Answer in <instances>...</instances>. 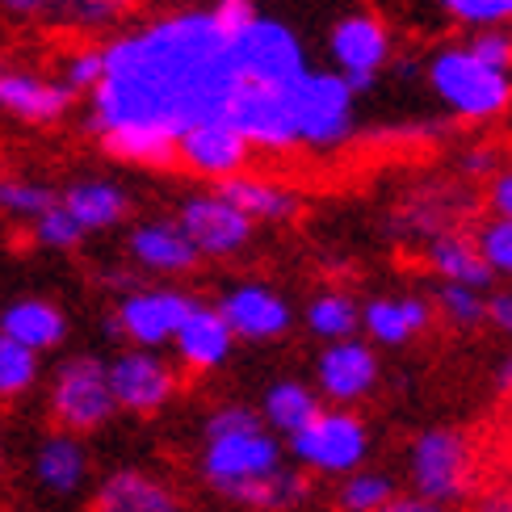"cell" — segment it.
Here are the masks:
<instances>
[{
  "instance_id": "cell-1",
  "label": "cell",
  "mask_w": 512,
  "mask_h": 512,
  "mask_svg": "<svg viewBox=\"0 0 512 512\" xmlns=\"http://www.w3.org/2000/svg\"><path fill=\"white\" fill-rule=\"evenodd\" d=\"M105 80L93 89V131H160L181 135L198 122H219L231 93V42L206 9L152 21L139 34L114 38ZM227 122V118H223Z\"/></svg>"
},
{
  "instance_id": "cell-2",
  "label": "cell",
  "mask_w": 512,
  "mask_h": 512,
  "mask_svg": "<svg viewBox=\"0 0 512 512\" xmlns=\"http://www.w3.org/2000/svg\"><path fill=\"white\" fill-rule=\"evenodd\" d=\"M286 466V445L265 429L261 412L244 403H223L202 424V454L198 475L215 496L244 504L256 496V487L273 479Z\"/></svg>"
},
{
  "instance_id": "cell-3",
  "label": "cell",
  "mask_w": 512,
  "mask_h": 512,
  "mask_svg": "<svg viewBox=\"0 0 512 512\" xmlns=\"http://www.w3.org/2000/svg\"><path fill=\"white\" fill-rule=\"evenodd\" d=\"M286 458L307 475L345 479L370 458V429L353 408H319L294 437H286Z\"/></svg>"
},
{
  "instance_id": "cell-4",
  "label": "cell",
  "mask_w": 512,
  "mask_h": 512,
  "mask_svg": "<svg viewBox=\"0 0 512 512\" xmlns=\"http://www.w3.org/2000/svg\"><path fill=\"white\" fill-rule=\"evenodd\" d=\"M47 408H51V420L59 433L89 437V433L105 429V424L118 416L114 395H110V361H101L97 353L63 357L51 374Z\"/></svg>"
},
{
  "instance_id": "cell-5",
  "label": "cell",
  "mask_w": 512,
  "mask_h": 512,
  "mask_svg": "<svg viewBox=\"0 0 512 512\" xmlns=\"http://www.w3.org/2000/svg\"><path fill=\"white\" fill-rule=\"evenodd\" d=\"M424 72H429V84L441 97V105L458 118H471V122L496 118L512 101V76L483 68L466 47H441Z\"/></svg>"
},
{
  "instance_id": "cell-6",
  "label": "cell",
  "mask_w": 512,
  "mask_h": 512,
  "mask_svg": "<svg viewBox=\"0 0 512 512\" xmlns=\"http://www.w3.org/2000/svg\"><path fill=\"white\" fill-rule=\"evenodd\" d=\"M408 492L454 508L471 492V441L458 429H424L408 450Z\"/></svg>"
},
{
  "instance_id": "cell-7",
  "label": "cell",
  "mask_w": 512,
  "mask_h": 512,
  "mask_svg": "<svg viewBox=\"0 0 512 512\" xmlns=\"http://www.w3.org/2000/svg\"><path fill=\"white\" fill-rule=\"evenodd\" d=\"M198 298L185 294L177 286H135L118 298V307L110 315V328L114 336L131 340V349H164L173 345V336L181 332L189 307H194Z\"/></svg>"
},
{
  "instance_id": "cell-8",
  "label": "cell",
  "mask_w": 512,
  "mask_h": 512,
  "mask_svg": "<svg viewBox=\"0 0 512 512\" xmlns=\"http://www.w3.org/2000/svg\"><path fill=\"white\" fill-rule=\"evenodd\" d=\"M357 118V97L336 72H307L294 89V139L307 147L345 143Z\"/></svg>"
},
{
  "instance_id": "cell-9",
  "label": "cell",
  "mask_w": 512,
  "mask_h": 512,
  "mask_svg": "<svg viewBox=\"0 0 512 512\" xmlns=\"http://www.w3.org/2000/svg\"><path fill=\"white\" fill-rule=\"evenodd\" d=\"M181 378L173 361H164L152 349H122L110 361V395L118 412L131 416H156L173 403Z\"/></svg>"
},
{
  "instance_id": "cell-10",
  "label": "cell",
  "mask_w": 512,
  "mask_h": 512,
  "mask_svg": "<svg viewBox=\"0 0 512 512\" xmlns=\"http://www.w3.org/2000/svg\"><path fill=\"white\" fill-rule=\"evenodd\" d=\"M328 55L336 76H345L353 97H361L374 89L378 68L391 59V30L374 13H345L328 34Z\"/></svg>"
},
{
  "instance_id": "cell-11",
  "label": "cell",
  "mask_w": 512,
  "mask_h": 512,
  "mask_svg": "<svg viewBox=\"0 0 512 512\" xmlns=\"http://www.w3.org/2000/svg\"><path fill=\"white\" fill-rule=\"evenodd\" d=\"M378 374L382 366L370 340L361 336L336 340V345H324V353L315 357V395L328 399L332 408H353V403L374 395Z\"/></svg>"
},
{
  "instance_id": "cell-12",
  "label": "cell",
  "mask_w": 512,
  "mask_h": 512,
  "mask_svg": "<svg viewBox=\"0 0 512 512\" xmlns=\"http://www.w3.org/2000/svg\"><path fill=\"white\" fill-rule=\"evenodd\" d=\"M177 227L189 236V244L198 248V256L210 261H223V256H236L240 248H248L252 227L231 202H223L215 189L210 194H189L177 210Z\"/></svg>"
},
{
  "instance_id": "cell-13",
  "label": "cell",
  "mask_w": 512,
  "mask_h": 512,
  "mask_svg": "<svg viewBox=\"0 0 512 512\" xmlns=\"http://www.w3.org/2000/svg\"><path fill=\"white\" fill-rule=\"evenodd\" d=\"M185 173L206 177V181H227V177H240L248 160H252V143L236 131L231 122H198L189 131L177 135V156H173Z\"/></svg>"
},
{
  "instance_id": "cell-14",
  "label": "cell",
  "mask_w": 512,
  "mask_h": 512,
  "mask_svg": "<svg viewBox=\"0 0 512 512\" xmlns=\"http://www.w3.org/2000/svg\"><path fill=\"white\" fill-rule=\"evenodd\" d=\"M30 475H34V487L47 500H80L84 487L93 479V458H89V445L84 437H72V433H47L38 445H34V458H30Z\"/></svg>"
},
{
  "instance_id": "cell-15",
  "label": "cell",
  "mask_w": 512,
  "mask_h": 512,
  "mask_svg": "<svg viewBox=\"0 0 512 512\" xmlns=\"http://www.w3.org/2000/svg\"><path fill=\"white\" fill-rule=\"evenodd\" d=\"M219 315L227 319V328L236 340H252V345H265V340L286 336L294 324V311L286 303V294H277L265 282H240L219 298Z\"/></svg>"
},
{
  "instance_id": "cell-16",
  "label": "cell",
  "mask_w": 512,
  "mask_h": 512,
  "mask_svg": "<svg viewBox=\"0 0 512 512\" xmlns=\"http://www.w3.org/2000/svg\"><path fill=\"white\" fill-rule=\"evenodd\" d=\"M89 512H189V508L168 479L143 471V466H118V471H110L97 483Z\"/></svg>"
},
{
  "instance_id": "cell-17",
  "label": "cell",
  "mask_w": 512,
  "mask_h": 512,
  "mask_svg": "<svg viewBox=\"0 0 512 512\" xmlns=\"http://www.w3.org/2000/svg\"><path fill=\"white\" fill-rule=\"evenodd\" d=\"M173 349H177V361L185 370L210 374V370L227 366L231 349H236V336H231L227 319L219 315L215 303H194L189 315H185L181 332L173 336Z\"/></svg>"
},
{
  "instance_id": "cell-18",
  "label": "cell",
  "mask_w": 512,
  "mask_h": 512,
  "mask_svg": "<svg viewBox=\"0 0 512 512\" xmlns=\"http://www.w3.org/2000/svg\"><path fill=\"white\" fill-rule=\"evenodd\" d=\"M131 261L147 273H160V277H181V273H194L198 269V248L189 244V236L177 227V219H152V223H139L131 231Z\"/></svg>"
},
{
  "instance_id": "cell-19",
  "label": "cell",
  "mask_w": 512,
  "mask_h": 512,
  "mask_svg": "<svg viewBox=\"0 0 512 512\" xmlns=\"http://www.w3.org/2000/svg\"><path fill=\"white\" fill-rule=\"evenodd\" d=\"M429 324H433V303L420 294H382L361 307V332L387 349L408 345L420 332H429Z\"/></svg>"
},
{
  "instance_id": "cell-20",
  "label": "cell",
  "mask_w": 512,
  "mask_h": 512,
  "mask_svg": "<svg viewBox=\"0 0 512 512\" xmlns=\"http://www.w3.org/2000/svg\"><path fill=\"white\" fill-rule=\"evenodd\" d=\"M0 336L42 357L68 340V315L51 298H13L9 307H0Z\"/></svg>"
},
{
  "instance_id": "cell-21",
  "label": "cell",
  "mask_w": 512,
  "mask_h": 512,
  "mask_svg": "<svg viewBox=\"0 0 512 512\" xmlns=\"http://www.w3.org/2000/svg\"><path fill=\"white\" fill-rule=\"evenodd\" d=\"M68 105H72V93L59 80L0 68V110L5 114L21 122H59L68 114Z\"/></svg>"
},
{
  "instance_id": "cell-22",
  "label": "cell",
  "mask_w": 512,
  "mask_h": 512,
  "mask_svg": "<svg viewBox=\"0 0 512 512\" xmlns=\"http://www.w3.org/2000/svg\"><path fill=\"white\" fill-rule=\"evenodd\" d=\"M424 265H429L445 286H466V290H487L496 282L492 269L483 265V256L475 248L471 236H458V231H441V236L429 240L424 248Z\"/></svg>"
},
{
  "instance_id": "cell-23",
  "label": "cell",
  "mask_w": 512,
  "mask_h": 512,
  "mask_svg": "<svg viewBox=\"0 0 512 512\" xmlns=\"http://www.w3.org/2000/svg\"><path fill=\"white\" fill-rule=\"evenodd\" d=\"M215 194H219L223 202L236 206L248 223H282V219H290L294 210H298V198L290 194V189L273 185V181H265V177H248V173L219 181Z\"/></svg>"
},
{
  "instance_id": "cell-24",
  "label": "cell",
  "mask_w": 512,
  "mask_h": 512,
  "mask_svg": "<svg viewBox=\"0 0 512 512\" xmlns=\"http://www.w3.org/2000/svg\"><path fill=\"white\" fill-rule=\"evenodd\" d=\"M319 408H324V403H319L315 387H307V382H298V378H277L261 399V420L273 437H294L307 420H315Z\"/></svg>"
},
{
  "instance_id": "cell-25",
  "label": "cell",
  "mask_w": 512,
  "mask_h": 512,
  "mask_svg": "<svg viewBox=\"0 0 512 512\" xmlns=\"http://www.w3.org/2000/svg\"><path fill=\"white\" fill-rule=\"evenodd\" d=\"M68 206V215L80 223V231H105V227H118L126 219V194L114 181H76L68 194L59 198Z\"/></svg>"
},
{
  "instance_id": "cell-26",
  "label": "cell",
  "mask_w": 512,
  "mask_h": 512,
  "mask_svg": "<svg viewBox=\"0 0 512 512\" xmlns=\"http://www.w3.org/2000/svg\"><path fill=\"white\" fill-rule=\"evenodd\" d=\"M307 328L328 340V345H336V340H349L361 332V307L353 303V298L345 290H324L315 294L307 303Z\"/></svg>"
},
{
  "instance_id": "cell-27",
  "label": "cell",
  "mask_w": 512,
  "mask_h": 512,
  "mask_svg": "<svg viewBox=\"0 0 512 512\" xmlns=\"http://www.w3.org/2000/svg\"><path fill=\"white\" fill-rule=\"evenodd\" d=\"M399 496V487L387 471H370V466H361V471L336 479V512H382L391 500Z\"/></svg>"
},
{
  "instance_id": "cell-28",
  "label": "cell",
  "mask_w": 512,
  "mask_h": 512,
  "mask_svg": "<svg viewBox=\"0 0 512 512\" xmlns=\"http://www.w3.org/2000/svg\"><path fill=\"white\" fill-rule=\"evenodd\" d=\"M307 500H311V475L298 471L294 462H286L273 479H265L261 487H256V496L248 500V508L252 512H294V508H303Z\"/></svg>"
},
{
  "instance_id": "cell-29",
  "label": "cell",
  "mask_w": 512,
  "mask_h": 512,
  "mask_svg": "<svg viewBox=\"0 0 512 512\" xmlns=\"http://www.w3.org/2000/svg\"><path fill=\"white\" fill-rule=\"evenodd\" d=\"M38 378H42V357L21 349L9 336H0V403L30 395L38 387Z\"/></svg>"
},
{
  "instance_id": "cell-30",
  "label": "cell",
  "mask_w": 512,
  "mask_h": 512,
  "mask_svg": "<svg viewBox=\"0 0 512 512\" xmlns=\"http://www.w3.org/2000/svg\"><path fill=\"white\" fill-rule=\"evenodd\" d=\"M433 315H441L445 324L458 328V332H471V328L487 324V294L441 282L437 294H433Z\"/></svg>"
},
{
  "instance_id": "cell-31",
  "label": "cell",
  "mask_w": 512,
  "mask_h": 512,
  "mask_svg": "<svg viewBox=\"0 0 512 512\" xmlns=\"http://www.w3.org/2000/svg\"><path fill=\"white\" fill-rule=\"evenodd\" d=\"M59 198L51 194L47 185H34V181H21V177H0V215H13V219H38L47 206H55Z\"/></svg>"
},
{
  "instance_id": "cell-32",
  "label": "cell",
  "mask_w": 512,
  "mask_h": 512,
  "mask_svg": "<svg viewBox=\"0 0 512 512\" xmlns=\"http://www.w3.org/2000/svg\"><path fill=\"white\" fill-rule=\"evenodd\" d=\"M475 248L483 256V265L492 269V277H508L512 282V223L508 219H483L475 227Z\"/></svg>"
},
{
  "instance_id": "cell-33",
  "label": "cell",
  "mask_w": 512,
  "mask_h": 512,
  "mask_svg": "<svg viewBox=\"0 0 512 512\" xmlns=\"http://www.w3.org/2000/svg\"><path fill=\"white\" fill-rule=\"evenodd\" d=\"M458 26L471 30H500L504 21H512V0H437Z\"/></svg>"
},
{
  "instance_id": "cell-34",
  "label": "cell",
  "mask_w": 512,
  "mask_h": 512,
  "mask_svg": "<svg viewBox=\"0 0 512 512\" xmlns=\"http://www.w3.org/2000/svg\"><path fill=\"white\" fill-rule=\"evenodd\" d=\"M51 9L72 21V26H84V30H101L118 21L126 9H131V0H51Z\"/></svg>"
},
{
  "instance_id": "cell-35",
  "label": "cell",
  "mask_w": 512,
  "mask_h": 512,
  "mask_svg": "<svg viewBox=\"0 0 512 512\" xmlns=\"http://www.w3.org/2000/svg\"><path fill=\"white\" fill-rule=\"evenodd\" d=\"M34 240H38L42 248L68 252V248H76V244L84 240V231H80V223L68 215V206L55 202V206H47V210H42V215L34 219Z\"/></svg>"
},
{
  "instance_id": "cell-36",
  "label": "cell",
  "mask_w": 512,
  "mask_h": 512,
  "mask_svg": "<svg viewBox=\"0 0 512 512\" xmlns=\"http://www.w3.org/2000/svg\"><path fill=\"white\" fill-rule=\"evenodd\" d=\"M101 80H105V55H101V47H84V51H72L68 55L59 84L76 97V93H93Z\"/></svg>"
},
{
  "instance_id": "cell-37",
  "label": "cell",
  "mask_w": 512,
  "mask_h": 512,
  "mask_svg": "<svg viewBox=\"0 0 512 512\" xmlns=\"http://www.w3.org/2000/svg\"><path fill=\"white\" fill-rule=\"evenodd\" d=\"M206 13H210V21H215V30H219L227 42L244 38V34L256 26V17H261V9H256V0H215V5H210Z\"/></svg>"
},
{
  "instance_id": "cell-38",
  "label": "cell",
  "mask_w": 512,
  "mask_h": 512,
  "mask_svg": "<svg viewBox=\"0 0 512 512\" xmlns=\"http://www.w3.org/2000/svg\"><path fill=\"white\" fill-rule=\"evenodd\" d=\"M466 51H471V59H479L483 68L492 72H504L512 68V34L508 30H479L471 42H466Z\"/></svg>"
},
{
  "instance_id": "cell-39",
  "label": "cell",
  "mask_w": 512,
  "mask_h": 512,
  "mask_svg": "<svg viewBox=\"0 0 512 512\" xmlns=\"http://www.w3.org/2000/svg\"><path fill=\"white\" fill-rule=\"evenodd\" d=\"M487 206H492L496 219H508L512 223V168L492 177V189H487Z\"/></svg>"
},
{
  "instance_id": "cell-40",
  "label": "cell",
  "mask_w": 512,
  "mask_h": 512,
  "mask_svg": "<svg viewBox=\"0 0 512 512\" xmlns=\"http://www.w3.org/2000/svg\"><path fill=\"white\" fill-rule=\"evenodd\" d=\"M487 324H492L496 332H504V336H512V290L487 294Z\"/></svg>"
},
{
  "instance_id": "cell-41",
  "label": "cell",
  "mask_w": 512,
  "mask_h": 512,
  "mask_svg": "<svg viewBox=\"0 0 512 512\" xmlns=\"http://www.w3.org/2000/svg\"><path fill=\"white\" fill-rule=\"evenodd\" d=\"M382 512H450V508H445V504H433V500H420V496H412V492H399Z\"/></svg>"
},
{
  "instance_id": "cell-42",
  "label": "cell",
  "mask_w": 512,
  "mask_h": 512,
  "mask_svg": "<svg viewBox=\"0 0 512 512\" xmlns=\"http://www.w3.org/2000/svg\"><path fill=\"white\" fill-rule=\"evenodd\" d=\"M496 147H475V152H466L462 156V168H466V173H475V177H483V173H492V168H496Z\"/></svg>"
},
{
  "instance_id": "cell-43",
  "label": "cell",
  "mask_w": 512,
  "mask_h": 512,
  "mask_svg": "<svg viewBox=\"0 0 512 512\" xmlns=\"http://www.w3.org/2000/svg\"><path fill=\"white\" fill-rule=\"evenodd\" d=\"M5 13H17V17H34V13H47L51 0H0Z\"/></svg>"
},
{
  "instance_id": "cell-44",
  "label": "cell",
  "mask_w": 512,
  "mask_h": 512,
  "mask_svg": "<svg viewBox=\"0 0 512 512\" xmlns=\"http://www.w3.org/2000/svg\"><path fill=\"white\" fill-rule=\"evenodd\" d=\"M475 512H512V496H487L475 504Z\"/></svg>"
},
{
  "instance_id": "cell-45",
  "label": "cell",
  "mask_w": 512,
  "mask_h": 512,
  "mask_svg": "<svg viewBox=\"0 0 512 512\" xmlns=\"http://www.w3.org/2000/svg\"><path fill=\"white\" fill-rule=\"evenodd\" d=\"M496 391H504V395L512 391V353L500 361V370H496Z\"/></svg>"
}]
</instances>
